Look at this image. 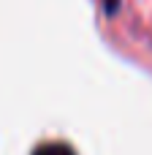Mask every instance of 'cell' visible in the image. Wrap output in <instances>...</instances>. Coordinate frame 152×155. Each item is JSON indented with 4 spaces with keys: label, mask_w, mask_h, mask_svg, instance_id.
<instances>
[{
    "label": "cell",
    "mask_w": 152,
    "mask_h": 155,
    "mask_svg": "<svg viewBox=\"0 0 152 155\" xmlns=\"http://www.w3.org/2000/svg\"><path fill=\"white\" fill-rule=\"evenodd\" d=\"M33 155H76L68 144H60V142H54V144H41L38 150Z\"/></svg>",
    "instance_id": "cell-1"
},
{
    "label": "cell",
    "mask_w": 152,
    "mask_h": 155,
    "mask_svg": "<svg viewBox=\"0 0 152 155\" xmlns=\"http://www.w3.org/2000/svg\"><path fill=\"white\" fill-rule=\"evenodd\" d=\"M117 8V0H106V11H114Z\"/></svg>",
    "instance_id": "cell-2"
}]
</instances>
